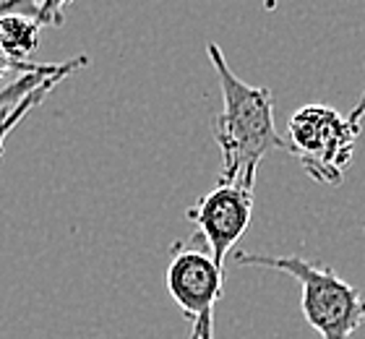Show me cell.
I'll use <instances>...</instances> for the list:
<instances>
[{
	"mask_svg": "<svg viewBox=\"0 0 365 339\" xmlns=\"http://www.w3.org/2000/svg\"><path fill=\"white\" fill-rule=\"evenodd\" d=\"M363 115H365V91L360 94L358 105L352 107V113L347 115V118H350V121H355V123H360V121H363Z\"/></svg>",
	"mask_w": 365,
	"mask_h": 339,
	"instance_id": "obj_11",
	"label": "cell"
},
{
	"mask_svg": "<svg viewBox=\"0 0 365 339\" xmlns=\"http://www.w3.org/2000/svg\"><path fill=\"white\" fill-rule=\"evenodd\" d=\"M26 68H31V63H24V66H16L14 61H8V55L0 50V81L8 76V71H26Z\"/></svg>",
	"mask_w": 365,
	"mask_h": 339,
	"instance_id": "obj_10",
	"label": "cell"
},
{
	"mask_svg": "<svg viewBox=\"0 0 365 339\" xmlns=\"http://www.w3.org/2000/svg\"><path fill=\"white\" fill-rule=\"evenodd\" d=\"M237 266H261V269L282 271L300 285V308L305 321L321 339H352L365 324V298L360 290L342 279L331 266L287 253H256V251H232Z\"/></svg>",
	"mask_w": 365,
	"mask_h": 339,
	"instance_id": "obj_2",
	"label": "cell"
},
{
	"mask_svg": "<svg viewBox=\"0 0 365 339\" xmlns=\"http://www.w3.org/2000/svg\"><path fill=\"white\" fill-rule=\"evenodd\" d=\"M68 3L71 0H39L37 21L42 24V26H63Z\"/></svg>",
	"mask_w": 365,
	"mask_h": 339,
	"instance_id": "obj_8",
	"label": "cell"
},
{
	"mask_svg": "<svg viewBox=\"0 0 365 339\" xmlns=\"http://www.w3.org/2000/svg\"><path fill=\"white\" fill-rule=\"evenodd\" d=\"M360 123L336 113L329 105H305L289 115L287 151L300 159V167L316 183L339 186L352 162Z\"/></svg>",
	"mask_w": 365,
	"mask_h": 339,
	"instance_id": "obj_3",
	"label": "cell"
},
{
	"mask_svg": "<svg viewBox=\"0 0 365 339\" xmlns=\"http://www.w3.org/2000/svg\"><path fill=\"white\" fill-rule=\"evenodd\" d=\"M11 14L34 16L37 19L39 0H0V16H11Z\"/></svg>",
	"mask_w": 365,
	"mask_h": 339,
	"instance_id": "obj_9",
	"label": "cell"
},
{
	"mask_svg": "<svg viewBox=\"0 0 365 339\" xmlns=\"http://www.w3.org/2000/svg\"><path fill=\"white\" fill-rule=\"evenodd\" d=\"M222 94V113L214 121V141L222 151L220 183L253 181L269 151L287 149L274 123V94L267 86L245 84L232 74L217 42L206 45Z\"/></svg>",
	"mask_w": 365,
	"mask_h": 339,
	"instance_id": "obj_1",
	"label": "cell"
},
{
	"mask_svg": "<svg viewBox=\"0 0 365 339\" xmlns=\"http://www.w3.org/2000/svg\"><path fill=\"white\" fill-rule=\"evenodd\" d=\"M42 24L34 16H0V50L8 55V61L16 66L29 63V58L37 53Z\"/></svg>",
	"mask_w": 365,
	"mask_h": 339,
	"instance_id": "obj_6",
	"label": "cell"
},
{
	"mask_svg": "<svg viewBox=\"0 0 365 339\" xmlns=\"http://www.w3.org/2000/svg\"><path fill=\"white\" fill-rule=\"evenodd\" d=\"M168 293L190 321V339H214V310L225 290V269L196 248L173 251Z\"/></svg>",
	"mask_w": 365,
	"mask_h": 339,
	"instance_id": "obj_4",
	"label": "cell"
},
{
	"mask_svg": "<svg viewBox=\"0 0 365 339\" xmlns=\"http://www.w3.org/2000/svg\"><path fill=\"white\" fill-rule=\"evenodd\" d=\"M58 81H61V79H50V81L39 84V86H34L26 97L19 99L14 107L3 110V115H0V159H3V151H6V141H8V136H11V131H14L16 126H19V123H21L24 118H26V115H29L31 110H34V107L55 89V84Z\"/></svg>",
	"mask_w": 365,
	"mask_h": 339,
	"instance_id": "obj_7",
	"label": "cell"
},
{
	"mask_svg": "<svg viewBox=\"0 0 365 339\" xmlns=\"http://www.w3.org/2000/svg\"><path fill=\"white\" fill-rule=\"evenodd\" d=\"M253 181L217 183L196 206L185 211V219L209 243L212 261L225 269L227 256L251 225L253 214Z\"/></svg>",
	"mask_w": 365,
	"mask_h": 339,
	"instance_id": "obj_5",
	"label": "cell"
}]
</instances>
